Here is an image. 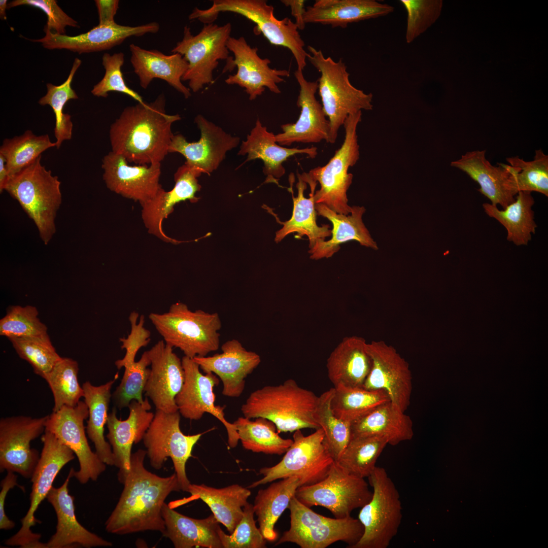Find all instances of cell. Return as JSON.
Segmentation results:
<instances>
[{"label": "cell", "instance_id": "cell-6", "mask_svg": "<svg viewBox=\"0 0 548 548\" xmlns=\"http://www.w3.org/2000/svg\"><path fill=\"white\" fill-rule=\"evenodd\" d=\"M41 156L11 176L4 190L18 201L47 245L56 232L55 219L62 195L58 177L41 164Z\"/></svg>", "mask_w": 548, "mask_h": 548}, {"label": "cell", "instance_id": "cell-57", "mask_svg": "<svg viewBox=\"0 0 548 548\" xmlns=\"http://www.w3.org/2000/svg\"><path fill=\"white\" fill-rule=\"evenodd\" d=\"M139 314L132 312L129 316L131 330L126 338L119 339L122 343L121 349H125V354L122 359H118L115 364L118 369L130 365L135 362V356L139 350L147 345L150 341V331L144 327L145 317L141 315L139 322Z\"/></svg>", "mask_w": 548, "mask_h": 548}, {"label": "cell", "instance_id": "cell-19", "mask_svg": "<svg viewBox=\"0 0 548 548\" xmlns=\"http://www.w3.org/2000/svg\"><path fill=\"white\" fill-rule=\"evenodd\" d=\"M372 365L362 387L382 390L390 401L405 412L410 403L413 378L407 362L392 346L383 340L367 344Z\"/></svg>", "mask_w": 548, "mask_h": 548}, {"label": "cell", "instance_id": "cell-8", "mask_svg": "<svg viewBox=\"0 0 548 548\" xmlns=\"http://www.w3.org/2000/svg\"><path fill=\"white\" fill-rule=\"evenodd\" d=\"M367 478L372 495L359 512L364 532L352 548H387L401 523L400 494L384 468L376 466Z\"/></svg>", "mask_w": 548, "mask_h": 548}, {"label": "cell", "instance_id": "cell-50", "mask_svg": "<svg viewBox=\"0 0 548 548\" xmlns=\"http://www.w3.org/2000/svg\"><path fill=\"white\" fill-rule=\"evenodd\" d=\"M506 159L513 167L510 179L516 195L520 191H535L548 196V156L542 149L535 150L531 161H525L519 156Z\"/></svg>", "mask_w": 548, "mask_h": 548}, {"label": "cell", "instance_id": "cell-39", "mask_svg": "<svg viewBox=\"0 0 548 548\" xmlns=\"http://www.w3.org/2000/svg\"><path fill=\"white\" fill-rule=\"evenodd\" d=\"M118 374L114 379L100 386H94L86 381L82 385L83 398L89 411L86 431L93 443L95 453L107 465L114 466L115 462L111 446L105 437V426L107 425L108 410L111 399V389Z\"/></svg>", "mask_w": 548, "mask_h": 548}, {"label": "cell", "instance_id": "cell-48", "mask_svg": "<svg viewBox=\"0 0 548 548\" xmlns=\"http://www.w3.org/2000/svg\"><path fill=\"white\" fill-rule=\"evenodd\" d=\"M333 394V388L318 396L314 418L323 430L325 442L336 462L351 439V423L334 414L331 407Z\"/></svg>", "mask_w": 548, "mask_h": 548}, {"label": "cell", "instance_id": "cell-52", "mask_svg": "<svg viewBox=\"0 0 548 548\" xmlns=\"http://www.w3.org/2000/svg\"><path fill=\"white\" fill-rule=\"evenodd\" d=\"M151 360L148 351L144 352L141 358L124 368V371L119 385L112 394L111 399L119 409L128 407L130 402L135 400L143 403L145 400L143 393L148 379Z\"/></svg>", "mask_w": 548, "mask_h": 548}, {"label": "cell", "instance_id": "cell-24", "mask_svg": "<svg viewBox=\"0 0 548 548\" xmlns=\"http://www.w3.org/2000/svg\"><path fill=\"white\" fill-rule=\"evenodd\" d=\"M148 351L151 368L144 389L145 395L156 410L176 412L178 409L175 398L185 381L182 360L163 340L158 341Z\"/></svg>", "mask_w": 548, "mask_h": 548}, {"label": "cell", "instance_id": "cell-55", "mask_svg": "<svg viewBox=\"0 0 548 548\" xmlns=\"http://www.w3.org/2000/svg\"><path fill=\"white\" fill-rule=\"evenodd\" d=\"M124 62V54L119 52L111 55L105 53L102 57V64L105 69L102 79L91 90V93L97 97H106L111 91L125 94L133 98L138 102L145 101L136 92L129 88L123 77L121 68Z\"/></svg>", "mask_w": 548, "mask_h": 548}, {"label": "cell", "instance_id": "cell-4", "mask_svg": "<svg viewBox=\"0 0 548 548\" xmlns=\"http://www.w3.org/2000/svg\"><path fill=\"white\" fill-rule=\"evenodd\" d=\"M148 317L165 343L179 348L186 357L207 356L219 348L222 323L217 313L193 311L177 302L167 312L151 313Z\"/></svg>", "mask_w": 548, "mask_h": 548}, {"label": "cell", "instance_id": "cell-45", "mask_svg": "<svg viewBox=\"0 0 548 548\" xmlns=\"http://www.w3.org/2000/svg\"><path fill=\"white\" fill-rule=\"evenodd\" d=\"M388 440L378 435L359 436L351 438L336 462L345 471L365 478L374 470L376 462Z\"/></svg>", "mask_w": 548, "mask_h": 548}, {"label": "cell", "instance_id": "cell-63", "mask_svg": "<svg viewBox=\"0 0 548 548\" xmlns=\"http://www.w3.org/2000/svg\"><path fill=\"white\" fill-rule=\"evenodd\" d=\"M7 7V0L0 1V18L2 20H6L7 19L6 11Z\"/></svg>", "mask_w": 548, "mask_h": 548}, {"label": "cell", "instance_id": "cell-41", "mask_svg": "<svg viewBox=\"0 0 548 548\" xmlns=\"http://www.w3.org/2000/svg\"><path fill=\"white\" fill-rule=\"evenodd\" d=\"M300 487L298 478L291 476L270 485L258 491L253 504L259 528L266 540L276 541L278 533L275 525L295 496Z\"/></svg>", "mask_w": 548, "mask_h": 548}, {"label": "cell", "instance_id": "cell-7", "mask_svg": "<svg viewBox=\"0 0 548 548\" xmlns=\"http://www.w3.org/2000/svg\"><path fill=\"white\" fill-rule=\"evenodd\" d=\"M273 11V7L265 0H214L207 9L195 8L189 18L207 24L213 23L220 12L241 15L255 23L256 28L271 44L288 49L296 60L297 70L303 71L308 53L297 26L289 18L277 19Z\"/></svg>", "mask_w": 548, "mask_h": 548}, {"label": "cell", "instance_id": "cell-51", "mask_svg": "<svg viewBox=\"0 0 548 548\" xmlns=\"http://www.w3.org/2000/svg\"><path fill=\"white\" fill-rule=\"evenodd\" d=\"M9 339L18 356L27 361L34 372L43 379L61 358L48 334Z\"/></svg>", "mask_w": 548, "mask_h": 548}, {"label": "cell", "instance_id": "cell-34", "mask_svg": "<svg viewBox=\"0 0 548 548\" xmlns=\"http://www.w3.org/2000/svg\"><path fill=\"white\" fill-rule=\"evenodd\" d=\"M315 208L318 215L331 222L333 228L330 239L318 242L309 250L311 259L331 257L338 251L340 244L351 240L356 241L366 247L378 249L363 222L362 216L365 212L364 207L352 206L351 213L347 215L336 213L322 203L315 204Z\"/></svg>", "mask_w": 548, "mask_h": 548}, {"label": "cell", "instance_id": "cell-47", "mask_svg": "<svg viewBox=\"0 0 548 548\" xmlns=\"http://www.w3.org/2000/svg\"><path fill=\"white\" fill-rule=\"evenodd\" d=\"M79 365L70 358L61 357L45 376L53 394V412L64 406H76L83 397L84 391L78 380Z\"/></svg>", "mask_w": 548, "mask_h": 548}, {"label": "cell", "instance_id": "cell-25", "mask_svg": "<svg viewBox=\"0 0 548 548\" xmlns=\"http://www.w3.org/2000/svg\"><path fill=\"white\" fill-rule=\"evenodd\" d=\"M159 28L156 22L134 26L116 23L109 26L97 25L87 32L75 36L54 33L44 29L45 36L43 38L30 40L41 43L48 49H64L81 54L109 50L128 38L155 33Z\"/></svg>", "mask_w": 548, "mask_h": 548}, {"label": "cell", "instance_id": "cell-62", "mask_svg": "<svg viewBox=\"0 0 548 548\" xmlns=\"http://www.w3.org/2000/svg\"><path fill=\"white\" fill-rule=\"evenodd\" d=\"M9 175L4 157L0 154V192H3L9 179Z\"/></svg>", "mask_w": 548, "mask_h": 548}, {"label": "cell", "instance_id": "cell-12", "mask_svg": "<svg viewBox=\"0 0 548 548\" xmlns=\"http://www.w3.org/2000/svg\"><path fill=\"white\" fill-rule=\"evenodd\" d=\"M41 440L43 448L40 457L31 477L30 506L21 520V527L5 543L8 546L23 548H45L40 541L41 535L32 532L31 528L40 521L35 513L41 503L53 487V483L60 470L75 458L74 452L61 443L51 432L46 430Z\"/></svg>", "mask_w": 548, "mask_h": 548}, {"label": "cell", "instance_id": "cell-46", "mask_svg": "<svg viewBox=\"0 0 548 548\" xmlns=\"http://www.w3.org/2000/svg\"><path fill=\"white\" fill-rule=\"evenodd\" d=\"M56 147L48 134L37 135L27 130L19 136L6 139L0 154L6 160L9 177L35 161L46 150Z\"/></svg>", "mask_w": 548, "mask_h": 548}, {"label": "cell", "instance_id": "cell-16", "mask_svg": "<svg viewBox=\"0 0 548 548\" xmlns=\"http://www.w3.org/2000/svg\"><path fill=\"white\" fill-rule=\"evenodd\" d=\"M88 414L86 404L80 401L75 406H64L52 412L46 423L45 430L53 433L77 457L79 469L75 471L74 477L82 484L89 480L96 481L106 470L107 465L89 444L84 426Z\"/></svg>", "mask_w": 548, "mask_h": 548}, {"label": "cell", "instance_id": "cell-17", "mask_svg": "<svg viewBox=\"0 0 548 548\" xmlns=\"http://www.w3.org/2000/svg\"><path fill=\"white\" fill-rule=\"evenodd\" d=\"M48 415L32 418L15 416L0 420V471L17 473L30 478L39 460L31 442L45 431Z\"/></svg>", "mask_w": 548, "mask_h": 548}, {"label": "cell", "instance_id": "cell-27", "mask_svg": "<svg viewBox=\"0 0 548 548\" xmlns=\"http://www.w3.org/2000/svg\"><path fill=\"white\" fill-rule=\"evenodd\" d=\"M221 348L220 354L192 359L204 372H212L219 378L223 395L238 397L245 389L246 378L259 365L261 358L235 339L226 341Z\"/></svg>", "mask_w": 548, "mask_h": 548}, {"label": "cell", "instance_id": "cell-33", "mask_svg": "<svg viewBox=\"0 0 548 548\" xmlns=\"http://www.w3.org/2000/svg\"><path fill=\"white\" fill-rule=\"evenodd\" d=\"M129 50L131 63L143 89L157 78L165 81L186 98L191 96L190 89L182 82L188 67L183 56L177 53L166 55L158 50H147L134 44L129 45Z\"/></svg>", "mask_w": 548, "mask_h": 548}, {"label": "cell", "instance_id": "cell-61", "mask_svg": "<svg viewBox=\"0 0 548 548\" xmlns=\"http://www.w3.org/2000/svg\"><path fill=\"white\" fill-rule=\"evenodd\" d=\"M281 2L285 6L289 7L290 8L291 15L295 18V23L297 25L298 30L304 29L306 24L304 20V15L305 12V1L302 0H282Z\"/></svg>", "mask_w": 548, "mask_h": 548}, {"label": "cell", "instance_id": "cell-15", "mask_svg": "<svg viewBox=\"0 0 548 548\" xmlns=\"http://www.w3.org/2000/svg\"><path fill=\"white\" fill-rule=\"evenodd\" d=\"M372 495L364 478L348 473L334 461L324 479L311 485L299 487L295 497L309 507L322 506L335 518H345L366 504Z\"/></svg>", "mask_w": 548, "mask_h": 548}, {"label": "cell", "instance_id": "cell-60", "mask_svg": "<svg viewBox=\"0 0 548 548\" xmlns=\"http://www.w3.org/2000/svg\"><path fill=\"white\" fill-rule=\"evenodd\" d=\"M95 3L98 13L99 26H109L116 24L114 17L119 8L118 0H96Z\"/></svg>", "mask_w": 548, "mask_h": 548}, {"label": "cell", "instance_id": "cell-31", "mask_svg": "<svg viewBox=\"0 0 548 548\" xmlns=\"http://www.w3.org/2000/svg\"><path fill=\"white\" fill-rule=\"evenodd\" d=\"M486 150L466 152L451 165L467 174L480 186L478 190L492 204L503 209L515 200L510 177L512 166L502 163L491 164L486 158Z\"/></svg>", "mask_w": 548, "mask_h": 548}, {"label": "cell", "instance_id": "cell-29", "mask_svg": "<svg viewBox=\"0 0 548 548\" xmlns=\"http://www.w3.org/2000/svg\"><path fill=\"white\" fill-rule=\"evenodd\" d=\"M201 174L184 163L174 175L175 184L171 190L166 191L161 187L154 197L141 204L142 218L149 233L166 243L177 244L182 242L165 234L162 222L173 212L176 204L186 200L191 202L198 200L195 194L201 189L197 178Z\"/></svg>", "mask_w": 548, "mask_h": 548}, {"label": "cell", "instance_id": "cell-54", "mask_svg": "<svg viewBox=\"0 0 548 548\" xmlns=\"http://www.w3.org/2000/svg\"><path fill=\"white\" fill-rule=\"evenodd\" d=\"M407 13L405 40L413 42L424 33L440 15L442 1L440 0H400Z\"/></svg>", "mask_w": 548, "mask_h": 548}, {"label": "cell", "instance_id": "cell-53", "mask_svg": "<svg viewBox=\"0 0 548 548\" xmlns=\"http://www.w3.org/2000/svg\"><path fill=\"white\" fill-rule=\"evenodd\" d=\"M35 306H11L0 320V334L7 338L40 336L47 333V326L38 318Z\"/></svg>", "mask_w": 548, "mask_h": 548}, {"label": "cell", "instance_id": "cell-37", "mask_svg": "<svg viewBox=\"0 0 548 548\" xmlns=\"http://www.w3.org/2000/svg\"><path fill=\"white\" fill-rule=\"evenodd\" d=\"M366 340L362 337H346L327 361L328 376L336 387H362L372 365Z\"/></svg>", "mask_w": 548, "mask_h": 548}, {"label": "cell", "instance_id": "cell-11", "mask_svg": "<svg viewBox=\"0 0 548 548\" xmlns=\"http://www.w3.org/2000/svg\"><path fill=\"white\" fill-rule=\"evenodd\" d=\"M334 462L321 428L306 436L301 430H297L294 431L293 442L282 459L273 466L261 468L259 473L263 477L248 488L291 476L298 478L300 487L311 485L326 477Z\"/></svg>", "mask_w": 548, "mask_h": 548}, {"label": "cell", "instance_id": "cell-21", "mask_svg": "<svg viewBox=\"0 0 548 548\" xmlns=\"http://www.w3.org/2000/svg\"><path fill=\"white\" fill-rule=\"evenodd\" d=\"M194 122L200 131L198 141L188 142L181 134L174 135L168 153L177 152L186 159L185 164L210 175L223 161L226 153L236 148L240 139L198 115Z\"/></svg>", "mask_w": 548, "mask_h": 548}, {"label": "cell", "instance_id": "cell-14", "mask_svg": "<svg viewBox=\"0 0 548 548\" xmlns=\"http://www.w3.org/2000/svg\"><path fill=\"white\" fill-rule=\"evenodd\" d=\"M180 418L179 411L156 410L143 441L151 466L160 470L170 458L181 490L186 492L191 483L186 474V464L202 433L184 434L180 429Z\"/></svg>", "mask_w": 548, "mask_h": 548}, {"label": "cell", "instance_id": "cell-42", "mask_svg": "<svg viewBox=\"0 0 548 548\" xmlns=\"http://www.w3.org/2000/svg\"><path fill=\"white\" fill-rule=\"evenodd\" d=\"M517 194L515 201L503 210L489 203H483V207L489 216L497 220L506 228L508 241L517 246L527 245L537 226L532 209L534 199L530 192L520 191Z\"/></svg>", "mask_w": 548, "mask_h": 548}, {"label": "cell", "instance_id": "cell-49", "mask_svg": "<svg viewBox=\"0 0 548 548\" xmlns=\"http://www.w3.org/2000/svg\"><path fill=\"white\" fill-rule=\"evenodd\" d=\"M81 64V60L76 58L73 64L68 78L62 84L56 86L51 83L46 84V94L39 100L42 106L49 105L53 109L55 116L54 135L56 141V147L59 149L63 142L70 140L72 137L73 123L71 116L64 113L63 108L71 99H76L78 96L72 88V82L77 70Z\"/></svg>", "mask_w": 548, "mask_h": 548}, {"label": "cell", "instance_id": "cell-38", "mask_svg": "<svg viewBox=\"0 0 548 548\" xmlns=\"http://www.w3.org/2000/svg\"><path fill=\"white\" fill-rule=\"evenodd\" d=\"M366 435L384 437L388 444L396 446L413 438V421L405 412L390 401L351 423V438Z\"/></svg>", "mask_w": 548, "mask_h": 548}, {"label": "cell", "instance_id": "cell-5", "mask_svg": "<svg viewBox=\"0 0 548 548\" xmlns=\"http://www.w3.org/2000/svg\"><path fill=\"white\" fill-rule=\"evenodd\" d=\"M307 59L320 73L317 82L323 111L330 125L327 143L334 144L340 126L350 115L362 110H371L372 94L355 87L342 59L335 61L326 57L321 50L307 47Z\"/></svg>", "mask_w": 548, "mask_h": 548}, {"label": "cell", "instance_id": "cell-40", "mask_svg": "<svg viewBox=\"0 0 548 548\" xmlns=\"http://www.w3.org/2000/svg\"><path fill=\"white\" fill-rule=\"evenodd\" d=\"M186 492L205 502L230 534L241 521L243 507L251 494L248 488L238 484L216 488L204 484H190Z\"/></svg>", "mask_w": 548, "mask_h": 548}, {"label": "cell", "instance_id": "cell-56", "mask_svg": "<svg viewBox=\"0 0 548 548\" xmlns=\"http://www.w3.org/2000/svg\"><path fill=\"white\" fill-rule=\"evenodd\" d=\"M253 505L247 503L243 507V515L234 531L226 534L222 529L219 536L223 548H264L266 540L254 519Z\"/></svg>", "mask_w": 548, "mask_h": 548}, {"label": "cell", "instance_id": "cell-28", "mask_svg": "<svg viewBox=\"0 0 548 548\" xmlns=\"http://www.w3.org/2000/svg\"><path fill=\"white\" fill-rule=\"evenodd\" d=\"M128 407L129 413L126 420L118 419L114 408L108 414L107 422L106 437L112 448L114 466L119 469L120 483L130 470L133 444L143 440L154 417V414L149 411L151 405L147 398L143 403L133 400Z\"/></svg>", "mask_w": 548, "mask_h": 548}, {"label": "cell", "instance_id": "cell-13", "mask_svg": "<svg viewBox=\"0 0 548 548\" xmlns=\"http://www.w3.org/2000/svg\"><path fill=\"white\" fill-rule=\"evenodd\" d=\"M231 28L230 22L221 26L207 24L193 35L189 26H184L182 40L177 43L171 52L181 54L188 62V69L182 81H188L193 92H198L212 83L213 73L219 61L229 58L227 43L231 37Z\"/></svg>", "mask_w": 548, "mask_h": 548}, {"label": "cell", "instance_id": "cell-22", "mask_svg": "<svg viewBox=\"0 0 548 548\" xmlns=\"http://www.w3.org/2000/svg\"><path fill=\"white\" fill-rule=\"evenodd\" d=\"M294 76L299 86L296 105L300 113L294 123L281 125L282 132L275 134L281 146H290L295 143H317L328 142L330 125L322 104L316 99L317 81L311 82L304 78L302 71L296 70Z\"/></svg>", "mask_w": 548, "mask_h": 548}, {"label": "cell", "instance_id": "cell-1", "mask_svg": "<svg viewBox=\"0 0 548 548\" xmlns=\"http://www.w3.org/2000/svg\"><path fill=\"white\" fill-rule=\"evenodd\" d=\"M146 451L132 453L130 468L121 483L123 491L114 510L105 523L106 530L117 535L146 531L163 533L161 510L167 496L181 488L176 474L160 476L144 465Z\"/></svg>", "mask_w": 548, "mask_h": 548}, {"label": "cell", "instance_id": "cell-23", "mask_svg": "<svg viewBox=\"0 0 548 548\" xmlns=\"http://www.w3.org/2000/svg\"><path fill=\"white\" fill-rule=\"evenodd\" d=\"M101 166L108 189L141 205L154 197L161 187V163L131 166L124 157L111 151L104 157Z\"/></svg>", "mask_w": 548, "mask_h": 548}, {"label": "cell", "instance_id": "cell-58", "mask_svg": "<svg viewBox=\"0 0 548 548\" xmlns=\"http://www.w3.org/2000/svg\"><path fill=\"white\" fill-rule=\"evenodd\" d=\"M28 5L42 10L46 15L47 20L44 29L54 33L64 35L66 26L79 27L78 22L67 15L54 0H15L8 4V9Z\"/></svg>", "mask_w": 548, "mask_h": 548}, {"label": "cell", "instance_id": "cell-43", "mask_svg": "<svg viewBox=\"0 0 548 548\" xmlns=\"http://www.w3.org/2000/svg\"><path fill=\"white\" fill-rule=\"evenodd\" d=\"M233 423L243 447L253 452L281 455L293 442L281 437L275 424L265 418L239 417Z\"/></svg>", "mask_w": 548, "mask_h": 548}, {"label": "cell", "instance_id": "cell-44", "mask_svg": "<svg viewBox=\"0 0 548 548\" xmlns=\"http://www.w3.org/2000/svg\"><path fill=\"white\" fill-rule=\"evenodd\" d=\"M390 401L387 393L382 390L340 385L333 387L331 407L337 418L352 423Z\"/></svg>", "mask_w": 548, "mask_h": 548}, {"label": "cell", "instance_id": "cell-20", "mask_svg": "<svg viewBox=\"0 0 548 548\" xmlns=\"http://www.w3.org/2000/svg\"><path fill=\"white\" fill-rule=\"evenodd\" d=\"M227 47L234 58L226 60L224 71H231L235 66L237 70L235 74L229 75L225 79L226 84L244 88L251 100L261 95L265 88L273 93H281L278 84L284 81L283 77H289L288 70L271 68L270 60L261 58L257 53V48L250 46L243 37H230Z\"/></svg>", "mask_w": 548, "mask_h": 548}, {"label": "cell", "instance_id": "cell-2", "mask_svg": "<svg viewBox=\"0 0 548 548\" xmlns=\"http://www.w3.org/2000/svg\"><path fill=\"white\" fill-rule=\"evenodd\" d=\"M165 105L161 94L151 102L124 108L110 126L112 151L138 165L160 163L174 135L172 125L181 119L178 114H167Z\"/></svg>", "mask_w": 548, "mask_h": 548}, {"label": "cell", "instance_id": "cell-32", "mask_svg": "<svg viewBox=\"0 0 548 548\" xmlns=\"http://www.w3.org/2000/svg\"><path fill=\"white\" fill-rule=\"evenodd\" d=\"M299 154L314 158L318 154V149L316 147L300 149L279 145L275 134L268 131L259 119L246 140L242 142L238 152L239 155L247 154L244 163L254 159L261 160L263 162V173L267 177L265 182L277 184L278 179L285 174L283 163L291 156Z\"/></svg>", "mask_w": 548, "mask_h": 548}, {"label": "cell", "instance_id": "cell-18", "mask_svg": "<svg viewBox=\"0 0 548 548\" xmlns=\"http://www.w3.org/2000/svg\"><path fill=\"white\" fill-rule=\"evenodd\" d=\"M181 360L185 381L175 398L180 415L190 420H199L205 413L211 414L225 427L229 446L232 448L235 447L239 437L235 425L226 420L224 407L215 403L213 389L219 383L217 376L212 372L202 374L198 364L192 358L184 356Z\"/></svg>", "mask_w": 548, "mask_h": 548}, {"label": "cell", "instance_id": "cell-30", "mask_svg": "<svg viewBox=\"0 0 548 548\" xmlns=\"http://www.w3.org/2000/svg\"><path fill=\"white\" fill-rule=\"evenodd\" d=\"M298 181L296 184L297 195L294 197L293 185L295 177L293 173L289 178L293 209L291 218L285 222L279 221L283 227L276 232L275 242L278 243L291 233L296 232L299 238L305 235L309 240V248L312 249L316 243L324 241L331 235L328 224L322 226L317 225V212L315 210L314 194L318 183L307 173H297Z\"/></svg>", "mask_w": 548, "mask_h": 548}, {"label": "cell", "instance_id": "cell-36", "mask_svg": "<svg viewBox=\"0 0 548 548\" xmlns=\"http://www.w3.org/2000/svg\"><path fill=\"white\" fill-rule=\"evenodd\" d=\"M161 512L165 524L162 535L175 547L223 548L219 536L221 528L213 513L204 519H194L178 512L165 503Z\"/></svg>", "mask_w": 548, "mask_h": 548}, {"label": "cell", "instance_id": "cell-9", "mask_svg": "<svg viewBox=\"0 0 548 548\" xmlns=\"http://www.w3.org/2000/svg\"><path fill=\"white\" fill-rule=\"evenodd\" d=\"M361 119L362 111L349 115L343 125L345 138L341 147L327 164L308 173L320 186L314 194L315 203H322L339 214L347 215L352 210L348 204L347 193L353 176L348 170L359 158L357 129Z\"/></svg>", "mask_w": 548, "mask_h": 548}, {"label": "cell", "instance_id": "cell-35", "mask_svg": "<svg viewBox=\"0 0 548 548\" xmlns=\"http://www.w3.org/2000/svg\"><path fill=\"white\" fill-rule=\"evenodd\" d=\"M394 8L374 0H317L305 8L306 23L346 28L350 23L386 16Z\"/></svg>", "mask_w": 548, "mask_h": 548}, {"label": "cell", "instance_id": "cell-26", "mask_svg": "<svg viewBox=\"0 0 548 548\" xmlns=\"http://www.w3.org/2000/svg\"><path fill=\"white\" fill-rule=\"evenodd\" d=\"M74 472L71 468L63 484L58 488L53 487L46 497L56 512L57 523L56 532L45 543L46 548L112 546L111 541L89 531L77 520L75 498L69 494L68 488Z\"/></svg>", "mask_w": 548, "mask_h": 548}, {"label": "cell", "instance_id": "cell-59", "mask_svg": "<svg viewBox=\"0 0 548 548\" xmlns=\"http://www.w3.org/2000/svg\"><path fill=\"white\" fill-rule=\"evenodd\" d=\"M17 476L13 472L7 471V474L1 482L0 492V529L8 530L13 529L15 523L10 520L5 512V501L7 495L10 489L17 486L24 490L17 482Z\"/></svg>", "mask_w": 548, "mask_h": 548}, {"label": "cell", "instance_id": "cell-3", "mask_svg": "<svg viewBox=\"0 0 548 548\" xmlns=\"http://www.w3.org/2000/svg\"><path fill=\"white\" fill-rule=\"evenodd\" d=\"M318 396L300 387L293 379L266 386L252 392L242 405L244 417H261L273 422L277 431L292 432L320 428L314 418Z\"/></svg>", "mask_w": 548, "mask_h": 548}, {"label": "cell", "instance_id": "cell-10", "mask_svg": "<svg viewBox=\"0 0 548 548\" xmlns=\"http://www.w3.org/2000/svg\"><path fill=\"white\" fill-rule=\"evenodd\" d=\"M288 508L290 511V526L275 544L294 543L301 548H326L342 541L352 548L360 539L363 526L358 519L351 516L331 518L321 515L304 505L294 496Z\"/></svg>", "mask_w": 548, "mask_h": 548}]
</instances>
